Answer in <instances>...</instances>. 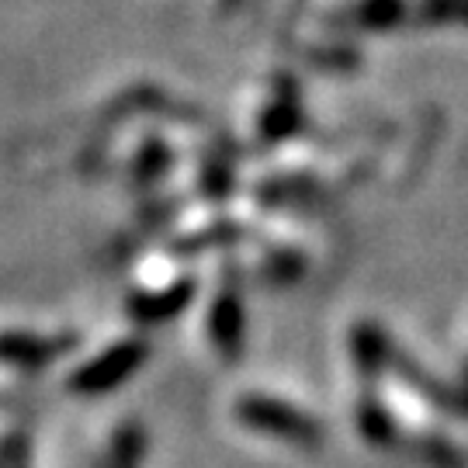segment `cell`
Wrapping results in <instances>:
<instances>
[{
  "instance_id": "cell-7",
  "label": "cell",
  "mask_w": 468,
  "mask_h": 468,
  "mask_svg": "<svg viewBox=\"0 0 468 468\" xmlns=\"http://www.w3.org/2000/svg\"><path fill=\"white\" fill-rule=\"evenodd\" d=\"M0 468H28V448H25L21 437L7 441V444L0 448Z\"/></svg>"
},
{
  "instance_id": "cell-1",
  "label": "cell",
  "mask_w": 468,
  "mask_h": 468,
  "mask_svg": "<svg viewBox=\"0 0 468 468\" xmlns=\"http://www.w3.org/2000/svg\"><path fill=\"white\" fill-rule=\"evenodd\" d=\"M143 357H146V344H139V340L118 344V347H112L108 354H101L98 361H90L84 371H77L69 385H73V392H87V396L108 392V388H115L129 371L139 368Z\"/></svg>"
},
{
  "instance_id": "cell-5",
  "label": "cell",
  "mask_w": 468,
  "mask_h": 468,
  "mask_svg": "<svg viewBox=\"0 0 468 468\" xmlns=\"http://www.w3.org/2000/svg\"><path fill=\"white\" fill-rule=\"evenodd\" d=\"M143 458V431L139 427H122L112 444V462L108 468H139Z\"/></svg>"
},
{
  "instance_id": "cell-2",
  "label": "cell",
  "mask_w": 468,
  "mask_h": 468,
  "mask_svg": "<svg viewBox=\"0 0 468 468\" xmlns=\"http://www.w3.org/2000/svg\"><path fill=\"white\" fill-rule=\"evenodd\" d=\"M239 417L261 427V431H271V434L292 437V441H305L313 437V423L299 413H292L284 402H271V399H247L239 402Z\"/></svg>"
},
{
  "instance_id": "cell-6",
  "label": "cell",
  "mask_w": 468,
  "mask_h": 468,
  "mask_svg": "<svg viewBox=\"0 0 468 468\" xmlns=\"http://www.w3.org/2000/svg\"><path fill=\"white\" fill-rule=\"evenodd\" d=\"M187 299H191V284L177 288V292H170V299L139 302V305H135V313H139L143 319H164V316H170V313H177Z\"/></svg>"
},
{
  "instance_id": "cell-4",
  "label": "cell",
  "mask_w": 468,
  "mask_h": 468,
  "mask_svg": "<svg viewBox=\"0 0 468 468\" xmlns=\"http://www.w3.org/2000/svg\"><path fill=\"white\" fill-rule=\"evenodd\" d=\"M243 316H239V302L233 295L218 302L212 309V336L218 340V347L226 354H236V344H239V334H243Z\"/></svg>"
},
{
  "instance_id": "cell-3",
  "label": "cell",
  "mask_w": 468,
  "mask_h": 468,
  "mask_svg": "<svg viewBox=\"0 0 468 468\" xmlns=\"http://www.w3.org/2000/svg\"><path fill=\"white\" fill-rule=\"evenodd\" d=\"M56 344L52 340H38V336L28 334H4L0 336V357L4 361H15V365H25V368H35V365H46L49 357H56Z\"/></svg>"
}]
</instances>
